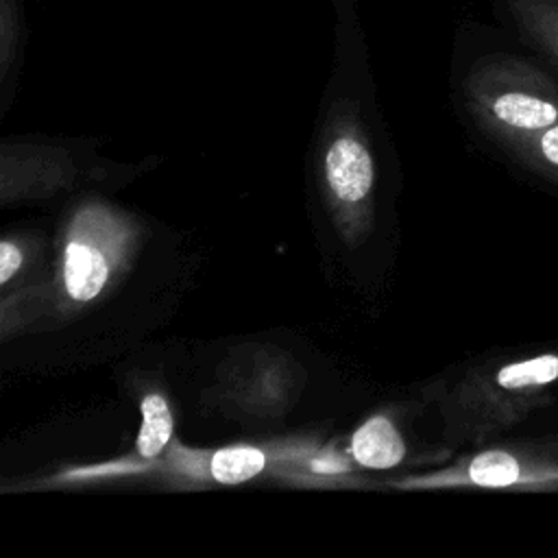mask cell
I'll list each match as a JSON object with an SVG mask.
<instances>
[{"mask_svg":"<svg viewBox=\"0 0 558 558\" xmlns=\"http://www.w3.org/2000/svg\"><path fill=\"white\" fill-rule=\"evenodd\" d=\"M558 390V351H517L473 366L445 399L447 438L486 442L547 408Z\"/></svg>","mask_w":558,"mask_h":558,"instance_id":"obj_1","label":"cell"},{"mask_svg":"<svg viewBox=\"0 0 558 558\" xmlns=\"http://www.w3.org/2000/svg\"><path fill=\"white\" fill-rule=\"evenodd\" d=\"M462 89L477 124L501 146L558 124V83L521 57H480Z\"/></svg>","mask_w":558,"mask_h":558,"instance_id":"obj_2","label":"cell"},{"mask_svg":"<svg viewBox=\"0 0 558 558\" xmlns=\"http://www.w3.org/2000/svg\"><path fill=\"white\" fill-rule=\"evenodd\" d=\"M133 242L131 225L107 205L81 207L68 225L61 275L65 294L76 303L94 301L120 270Z\"/></svg>","mask_w":558,"mask_h":558,"instance_id":"obj_3","label":"cell"},{"mask_svg":"<svg viewBox=\"0 0 558 558\" xmlns=\"http://www.w3.org/2000/svg\"><path fill=\"white\" fill-rule=\"evenodd\" d=\"M410 484L512 488L532 493L558 490V438L519 440L482 449L456 466Z\"/></svg>","mask_w":558,"mask_h":558,"instance_id":"obj_4","label":"cell"},{"mask_svg":"<svg viewBox=\"0 0 558 558\" xmlns=\"http://www.w3.org/2000/svg\"><path fill=\"white\" fill-rule=\"evenodd\" d=\"M303 453L283 447H259V445H229L211 451L185 449L183 445H170L163 460V469L177 477L192 482H216V484H242L279 462L299 458Z\"/></svg>","mask_w":558,"mask_h":558,"instance_id":"obj_5","label":"cell"},{"mask_svg":"<svg viewBox=\"0 0 558 558\" xmlns=\"http://www.w3.org/2000/svg\"><path fill=\"white\" fill-rule=\"evenodd\" d=\"M353 98H338L331 107V118L336 126L333 140L327 144L325 153V181L342 207L362 205L373 190V157L355 131L357 113Z\"/></svg>","mask_w":558,"mask_h":558,"instance_id":"obj_6","label":"cell"},{"mask_svg":"<svg viewBox=\"0 0 558 558\" xmlns=\"http://www.w3.org/2000/svg\"><path fill=\"white\" fill-rule=\"evenodd\" d=\"M351 458L364 469H392L405 458V442L395 423L384 416H371L351 436Z\"/></svg>","mask_w":558,"mask_h":558,"instance_id":"obj_7","label":"cell"},{"mask_svg":"<svg viewBox=\"0 0 558 558\" xmlns=\"http://www.w3.org/2000/svg\"><path fill=\"white\" fill-rule=\"evenodd\" d=\"M519 35L558 65V0H504Z\"/></svg>","mask_w":558,"mask_h":558,"instance_id":"obj_8","label":"cell"},{"mask_svg":"<svg viewBox=\"0 0 558 558\" xmlns=\"http://www.w3.org/2000/svg\"><path fill=\"white\" fill-rule=\"evenodd\" d=\"M142 425L135 438V453L144 462H155L170 445L174 432V418L163 395L148 392L140 403Z\"/></svg>","mask_w":558,"mask_h":558,"instance_id":"obj_9","label":"cell"},{"mask_svg":"<svg viewBox=\"0 0 558 558\" xmlns=\"http://www.w3.org/2000/svg\"><path fill=\"white\" fill-rule=\"evenodd\" d=\"M28 37L26 0H0V78L7 85L24 57Z\"/></svg>","mask_w":558,"mask_h":558,"instance_id":"obj_10","label":"cell"},{"mask_svg":"<svg viewBox=\"0 0 558 558\" xmlns=\"http://www.w3.org/2000/svg\"><path fill=\"white\" fill-rule=\"evenodd\" d=\"M519 163L558 185V124L506 146Z\"/></svg>","mask_w":558,"mask_h":558,"instance_id":"obj_11","label":"cell"},{"mask_svg":"<svg viewBox=\"0 0 558 558\" xmlns=\"http://www.w3.org/2000/svg\"><path fill=\"white\" fill-rule=\"evenodd\" d=\"M22 262H24V255L20 246H15L9 240L0 242V283H9L13 275L22 268Z\"/></svg>","mask_w":558,"mask_h":558,"instance_id":"obj_12","label":"cell"}]
</instances>
